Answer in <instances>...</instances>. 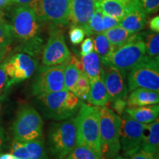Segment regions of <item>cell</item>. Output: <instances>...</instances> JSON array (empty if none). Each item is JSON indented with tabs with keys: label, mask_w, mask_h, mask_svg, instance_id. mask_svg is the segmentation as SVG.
I'll use <instances>...</instances> for the list:
<instances>
[{
	"label": "cell",
	"mask_w": 159,
	"mask_h": 159,
	"mask_svg": "<svg viewBox=\"0 0 159 159\" xmlns=\"http://www.w3.org/2000/svg\"><path fill=\"white\" fill-rule=\"evenodd\" d=\"M97 1H99V0H97Z\"/></svg>",
	"instance_id": "50"
},
{
	"label": "cell",
	"mask_w": 159,
	"mask_h": 159,
	"mask_svg": "<svg viewBox=\"0 0 159 159\" xmlns=\"http://www.w3.org/2000/svg\"><path fill=\"white\" fill-rule=\"evenodd\" d=\"M159 102V94L155 91L138 88L131 91L127 99L128 107H140L145 105H156Z\"/></svg>",
	"instance_id": "21"
},
{
	"label": "cell",
	"mask_w": 159,
	"mask_h": 159,
	"mask_svg": "<svg viewBox=\"0 0 159 159\" xmlns=\"http://www.w3.org/2000/svg\"><path fill=\"white\" fill-rule=\"evenodd\" d=\"M147 24V13L139 2L130 8L119 21V26L129 33L135 34L142 30Z\"/></svg>",
	"instance_id": "16"
},
{
	"label": "cell",
	"mask_w": 159,
	"mask_h": 159,
	"mask_svg": "<svg viewBox=\"0 0 159 159\" xmlns=\"http://www.w3.org/2000/svg\"><path fill=\"white\" fill-rule=\"evenodd\" d=\"M67 63L55 66H41L32 85V94L38 96L46 93L66 91L63 73Z\"/></svg>",
	"instance_id": "10"
},
{
	"label": "cell",
	"mask_w": 159,
	"mask_h": 159,
	"mask_svg": "<svg viewBox=\"0 0 159 159\" xmlns=\"http://www.w3.org/2000/svg\"><path fill=\"white\" fill-rule=\"evenodd\" d=\"M146 56V48L143 37L133 34L127 42L114 49L102 64L127 71L142 61Z\"/></svg>",
	"instance_id": "5"
},
{
	"label": "cell",
	"mask_w": 159,
	"mask_h": 159,
	"mask_svg": "<svg viewBox=\"0 0 159 159\" xmlns=\"http://www.w3.org/2000/svg\"><path fill=\"white\" fill-rule=\"evenodd\" d=\"M159 148V120L156 119L150 124H145L141 150L157 155Z\"/></svg>",
	"instance_id": "18"
},
{
	"label": "cell",
	"mask_w": 159,
	"mask_h": 159,
	"mask_svg": "<svg viewBox=\"0 0 159 159\" xmlns=\"http://www.w3.org/2000/svg\"><path fill=\"white\" fill-rule=\"evenodd\" d=\"M121 118L119 142L125 157H130L141 149L145 124L134 120L125 113Z\"/></svg>",
	"instance_id": "11"
},
{
	"label": "cell",
	"mask_w": 159,
	"mask_h": 159,
	"mask_svg": "<svg viewBox=\"0 0 159 159\" xmlns=\"http://www.w3.org/2000/svg\"><path fill=\"white\" fill-rule=\"evenodd\" d=\"M13 3H16L19 5H27L33 0H12Z\"/></svg>",
	"instance_id": "44"
},
{
	"label": "cell",
	"mask_w": 159,
	"mask_h": 159,
	"mask_svg": "<svg viewBox=\"0 0 159 159\" xmlns=\"http://www.w3.org/2000/svg\"><path fill=\"white\" fill-rule=\"evenodd\" d=\"M78 114L75 117L77 146L86 147L99 156L101 152L99 130V107L81 102Z\"/></svg>",
	"instance_id": "2"
},
{
	"label": "cell",
	"mask_w": 159,
	"mask_h": 159,
	"mask_svg": "<svg viewBox=\"0 0 159 159\" xmlns=\"http://www.w3.org/2000/svg\"><path fill=\"white\" fill-rule=\"evenodd\" d=\"M144 42L146 53L148 56L152 57H158L159 54V35L158 33H150L143 39Z\"/></svg>",
	"instance_id": "28"
},
{
	"label": "cell",
	"mask_w": 159,
	"mask_h": 159,
	"mask_svg": "<svg viewBox=\"0 0 159 159\" xmlns=\"http://www.w3.org/2000/svg\"><path fill=\"white\" fill-rule=\"evenodd\" d=\"M82 73L83 72L70 61L66 64L64 73H63V81H64L66 90L72 91L77 80L79 79Z\"/></svg>",
	"instance_id": "25"
},
{
	"label": "cell",
	"mask_w": 159,
	"mask_h": 159,
	"mask_svg": "<svg viewBox=\"0 0 159 159\" xmlns=\"http://www.w3.org/2000/svg\"><path fill=\"white\" fill-rule=\"evenodd\" d=\"M89 88H90V80L88 77L85 75V73H82L79 79L77 80L71 92L80 99H86Z\"/></svg>",
	"instance_id": "30"
},
{
	"label": "cell",
	"mask_w": 159,
	"mask_h": 159,
	"mask_svg": "<svg viewBox=\"0 0 159 159\" xmlns=\"http://www.w3.org/2000/svg\"><path fill=\"white\" fill-rule=\"evenodd\" d=\"M100 159H108V158H105V157H103V156H101V158H100Z\"/></svg>",
	"instance_id": "49"
},
{
	"label": "cell",
	"mask_w": 159,
	"mask_h": 159,
	"mask_svg": "<svg viewBox=\"0 0 159 159\" xmlns=\"http://www.w3.org/2000/svg\"><path fill=\"white\" fill-rule=\"evenodd\" d=\"M43 121L36 109L30 105L21 107L13 124L14 140L25 143L41 139Z\"/></svg>",
	"instance_id": "7"
},
{
	"label": "cell",
	"mask_w": 159,
	"mask_h": 159,
	"mask_svg": "<svg viewBox=\"0 0 159 159\" xmlns=\"http://www.w3.org/2000/svg\"><path fill=\"white\" fill-rule=\"evenodd\" d=\"M120 19H116L111 16L104 14L102 16V26L104 32L112 28V27H116L119 25Z\"/></svg>",
	"instance_id": "37"
},
{
	"label": "cell",
	"mask_w": 159,
	"mask_h": 159,
	"mask_svg": "<svg viewBox=\"0 0 159 159\" xmlns=\"http://www.w3.org/2000/svg\"><path fill=\"white\" fill-rule=\"evenodd\" d=\"M112 159H130V158H127V157L121 156H116V157H114V158H112Z\"/></svg>",
	"instance_id": "48"
},
{
	"label": "cell",
	"mask_w": 159,
	"mask_h": 159,
	"mask_svg": "<svg viewBox=\"0 0 159 159\" xmlns=\"http://www.w3.org/2000/svg\"><path fill=\"white\" fill-rule=\"evenodd\" d=\"M40 22L27 5H20L13 11L11 26L14 38L22 42V50L30 56L39 55L44 46Z\"/></svg>",
	"instance_id": "1"
},
{
	"label": "cell",
	"mask_w": 159,
	"mask_h": 159,
	"mask_svg": "<svg viewBox=\"0 0 159 159\" xmlns=\"http://www.w3.org/2000/svg\"><path fill=\"white\" fill-rule=\"evenodd\" d=\"M121 117L111 108H99V130L102 156L112 159L118 156L121 150L119 133Z\"/></svg>",
	"instance_id": "4"
},
{
	"label": "cell",
	"mask_w": 159,
	"mask_h": 159,
	"mask_svg": "<svg viewBox=\"0 0 159 159\" xmlns=\"http://www.w3.org/2000/svg\"><path fill=\"white\" fill-rule=\"evenodd\" d=\"M85 33L82 27L78 26L71 25L70 30L69 33V40L71 43L74 45H77L80 43L84 39Z\"/></svg>",
	"instance_id": "33"
},
{
	"label": "cell",
	"mask_w": 159,
	"mask_h": 159,
	"mask_svg": "<svg viewBox=\"0 0 159 159\" xmlns=\"http://www.w3.org/2000/svg\"><path fill=\"white\" fill-rule=\"evenodd\" d=\"M8 51L9 47L0 46V63L4 59V57H5V55H7V53L8 52Z\"/></svg>",
	"instance_id": "42"
},
{
	"label": "cell",
	"mask_w": 159,
	"mask_h": 159,
	"mask_svg": "<svg viewBox=\"0 0 159 159\" xmlns=\"http://www.w3.org/2000/svg\"><path fill=\"white\" fill-rule=\"evenodd\" d=\"M11 153L18 159H31L25 144L16 140L12 142Z\"/></svg>",
	"instance_id": "32"
},
{
	"label": "cell",
	"mask_w": 159,
	"mask_h": 159,
	"mask_svg": "<svg viewBox=\"0 0 159 159\" xmlns=\"http://www.w3.org/2000/svg\"><path fill=\"white\" fill-rule=\"evenodd\" d=\"M43 116L54 120H64L72 117L80 106L81 101L69 91L46 93L36 96Z\"/></svg>",
	"instance_id": "3"
},
{
	"label": "cell",
	"mask_w": 159,
	"mask_h": 159,
	"mask_svg": "<svg viewBox=\"0 0 159 159\" xmlns=\"http://www.w3.org/2000/svg\"><path fill=\"white\" fill-rule=\"evenodd\" d=\"M0 159H18L11 153H0Z\"/></svg>",
	"instance_id": "45"
},
{
	"label": "cell",
	"mask_w": 159,
	"mask_h": 159,
	"mask_svg": "<svg viewBox=\"0 0 159 159\" xmlns=\"http://www.w3.org/2000/svg\"><path fill=\"white\" fill-rule=\"evenodd\" d=\"M93 41H94V50L99 55L101 61L103 63L109 56V55L114 51V48L104 33L97 34Z\"/></svg>",
	"instance_id": "24"
},
{
	"label": "cell",
	"mask_w": 159,
	"mask_h": 159,
	"mask_svg": "<svg viewBox=\"0 0 159 159\" xmlns=\"http://www.w3.org/2000/svg\"><path fill=\"white\" fill-rule=\"evenodd\" d=\"M94 51V41L91 38L85 39L81 44L80 55L83 56Z\"/></svg>",
	"instance_id": "38"
},
{
	"label": "cell",
	"mask_w": 159,
	"mask_h": 159,
	"mask_svg": "<svg viewBox=\"0 0 159 159\" xmlns=\"http://www.w3.org/2000/svg\"><path fill=\"white\" fill-rule=\"evenodd\" d=\"M27 5L40 21L62 26L70 23V0H33Z\"/></svg>",
	"instance_id": "9"
},
{
	"label": "cell",
	"mask_w": 159,
	"mask_h": 159,
	"mask_svg": "<svg viewBox=\"0 0 159 159\" xmlns=\"http://www.w3.org/2000/svg\"><path fill=\"white\" fill-rule=\"evenodd\" d=\"M5 98V94H2L0 95V114H1V111H2V102L4 101V99Z\"/></svg>",
	"instance_id": "46"
},
{
	"label": "cell",
	"mask_w": 159,
	"mask_h": 159,
	"mask_svg": "<svg viewBox=\"0 0 159 159\" xmlns=\"http://www.w3.org/2000/svg\"><path fill=\"white\" fill-rule=\"evenodd\" d=\"M5 130H4L2 126H0V153L2 152L4 150V148H5Z\"/></svg>",
	"instance_id": "41"
},
{
	"label": "cell",
	"mask_w": 159,
	"mask_h": 159,
	"mask_svg": "<svg viewBox=\"0 0 159 159\" xmlns=\"http://www.w3.org/2000/svg\"><path fill=\"white\" fill-rule=\"evenodd\" d=\"M127 107V99H117L111 101V110L121 116Z\"/></svg>",
	"instance_id": "36"
},
{
	"label": "cell",
	"mask_w": 159,
	"mask_h": 159,
	"mask_svg": "<svg viewBox=\"0 0 159 159\" xmlns=\"http://www.w3.org/2000/svg\"><path fill=\"white\" fill-rule=\"evenodd\" d=\"M14 39L11 25L5 21L0 23V46L9 47Z\"/></svg>",
	"instance_id": "31"
},
{
	"label": "cell",
	"mask_w": 159,
	"mask_h": 159,
	"mask_svg": "<svg viewBox=\"0 0 159 159\" xmlns=\"http://www.w3.org/2000/svg\"><path fill=\"white\" fill-rule=\"evenodd\" d=\"M71 52L66 43L61 30L53 27L42 52V63L44 66H55L69 62Z\"/></svg>",
	"instance_id": "12"
},
{
	"label": "cell",
	"mask_w": 159,
	"mask_h": 159,
	"mask_svg": "<svg viewBox=\"0 0 159 159\" xmlns=\"http://www.w3.org/2000/svg\"><path fill=\"white\" fill-rule=\"evenodd\" d=\"M10 86L29 79L38 68V61L26 53H16L3 62Z\"/></svg>",
	"instance_id": "13"
},
{
	"label": "cell",
	"mask_w": 159,
	"mask_h": 159,
	"mask_svg": "<svg viewBox=\"0 0 159 159\" xmlns=\"http://www.w3.org/2000/svg\"><path fill=\"white\" fill-rule=\"evenodd\" d=\"M140 2L147 14L158 12L159 0H140Z\"/></svg>",
	"instance_id": "35"
},
{
	"label": "cell",
	"mask_w": 159,
	"mask_h": 159,
	"mask_svg": "<svg viewBox=\"0 0 159 159\" xmlns=\"http://www.w3.org/2000/svg\"><path fill=\"white\" fill-rule=\"evenodd\" d=\"M9 78L5 70L3 63L0 64V95L5 94L6 91L10 88Z\"/></svg>",
	"instance_id": "34"
},
{
	"label": "cell",
	"mask_w": 159,
	"mask_h": 159,
	"mask_svg": "<svg viewBox=\"0 0 159 159\" xmlns=\"http://www.w3.org/2000/svg\"><path fill=\"white\" fill-rule=\"evenodd\" d=\"M139 2L140 0H99L97 5L104 14L121 20Z\"/></svg>",
	"instance_id": "17"
},
{
	"label": "cell",
	"mask_w": 159,
	"mask_h": 159,
	"mask_svg": "<svg viewBox=\"0 0 159 159\" xmlns=\"http://www.w3.org/2000/svg\"><path fill=\"white\" fill-rule=\"evenodd\" d=\"M83 72L88 77L89 80L97 77H101L104 80L105 69L100 57L94 51L83 55L81 58Z\"/></svg>",
	"instance_id": "22"
},
{
	"label": "cell",
	"mask_w": 159,
	"mask_h": 159,
	"mask_svg": "<svg viewBox=\"0 0 159 159\" xmlns=\"http://www.w3.org/2000/svg\"><path fill=\"white\" fill-rule=\"evenodd\" d=\"M102 11L97 7L95 10L94 16L89 21L87 27L84 29L85 35H97L104 33L102 26Z\"/></svg>",
	"instance_id": "27"
},
{
	"label": "cell",
	"mask_w": 159,
	"mask_h": 159,
	"mask_svg": "<svg viewBox=\"0 0 159 159\" xmlns=\"http://www.w3.org/2000/svg\"><path fill=\"white\" fill-rule=\"evenodd\" d=\"M97 0H70V22L84 30L97 7Z\"/></svg>",
	"instance_id": "15"
},
{
	"label": "cell",
	"mask_w": 159,
	"mask_h": 159,
	"mask_svg": "<svg viewBox=\"0 0 159 159\" xmlns=\"http://www.w3.org/2000/svg\"><path fill=\"white\" fill-rule=\"evenodd\" d=\"M105 71L104 82L109 96V101L117 99H127L128 89L126 85V71L107 66Z\"/></svg>",
	"instance_id": "14"
},
{
	"label": "cell",
	"mask_w": 159,
	"mask_h": 159,
	"mask_svg": "<svg viewBox=\"0 0 159 159\" xmlns=\"http://www.w3.org/2000/svg\"><path fill=\"white\" fill-rule=\"evenodd\" d=\"M5 19H4V13L2 10H0V23L4 22Z\"/></svg>",
	"instance_id": "47"
},
{
	"label": "cell",
	"mask_w": 159,
	"mask_h": 159,
	"mask_svg": "<svg viewBox=\"0 0 159 159\" xmlns=\"http://www.w3.org/2000/svg\"><path fill=\"white\" fill-rule=\"evenodd\" d=\"M124 113L137 122L142 124H150L158 119L159 106L156 104L140 107H126Z\"/></svg>",
	"instance_id": "20"
},
{
	"label": "cell",
	"mask_w": 159,
	"mask_h": 159,
	"mask_svg": "<svg viewBox=\"0 0 159 159\" xmlns=\"http://www.w3.org/2000/svg\"><path fill=\"white\" fill-rule=\"evenodd\" d=\"M103 33L108 39L109 42L111 43V46L114 48V50L126 43L127 41L133 35L132 33H129L128 31L122 28L119 25L112 27V28L105 31Z\"/></svg>",
	"instance_id": "23"
},
{
	"label": "cell",
	"mask_w": 159,
	"mask_h": 159,
	"mask_svg": "<svg viewBox=\"0 0 159 159\" xmlns=\"http://www.w3.org/2000/svg\"><path fill=\"white\" fill-rule=\"evenodd\" d=\"M48 144L52 155L57 159H64L76 144L75 118L52 125L48 133Z\"/></svg>",
	"instance_id": "6"
},
{
	"label": "cell",
	"mask_w": 159,
	"mask_h": 159,
	"mask_svg": "<svg viewBox=\"0 0 159 159\" xmlns=\"http://www.w3.org/2000/svg\"><path fill=\"white\" fill-rule=\"evenodd\" d=\"M31 159H49L46 152L44 144L41 139L23 143Z\"/></svg>",
	"instance_id": "26"
},
{
	"label": "cell",
	"mask_w": 159,
	"mask_h": 159,
	"mask_svg": "<svg viewBox=\"0 0 159 159\" xmlns=\"http://www.w3.org/2000/svg\"><path fill=\"white\" fill-rule=\"evenodd\" d=\"M13 4L12 0H0V10H2Z\"/></svg>",
	"instance_id": "43"
},
{
	"label": "cell",
	"mask_w": 159,
	"mask_h": 159,
	"mask_svg": "<svg viewBox=\"0 0 159 159\" xmlns=\"http://www.w3.org/2000/svg\"><path fill=\"white\" fill-rule=\"evenodd\" d=\"M128 91L138 88L159 92L158 57L145 56L130 69L128 76Z\"/></svg>",
	"instance_id": "8"
},
{
	"label": "cell",
	"mask_w": 159,
	"mask_h": 159,
	"mask_svg": "<svg viewBox=\"0 0 159 159\" xmlns=\"http://www.w3.org/2000/svg\"><path fill=\"white\" fill-rule=\"evenodd\" d=\"M101 156L86 147L77 146L64 159H100Z\"/></svg>",
	"instance_id": "29"
},
{
	"label": "cell",
	"mask_w": 159,
	"mask_h": 159,
	"mask_svg": "<svg viewBox=\"0 0 159 159\" xmlns=\"http://www.w3.org/2000/svg\"><path fill=\"white\" fill-rule=\"evenodd\" d=\"M149 27L150 29L154 33H158L159 32V16H156L150 19L149 22Z\"/></svg>",
	"instance_id": "40"
},
{
	"label": "cell",
	"mask_w": 159,
	"mask_h": 159,
	"mask_svg": "<svg viewBox=\"0 0 159 159\" xmlns=\"http://www.w3.org/2000/svg\"><path fill=\"white\" fill-rule=\"evenodd\" d=\"M130 159H158V156L140 149L138 152L130 156Z\"/></svg>",
	"instance_id": "39"
},
{
	"label": "cell",
	"mask_w": 159,
	"mask_h": 159,
	"mask_svg": "<svg viewBox=\"0 0 159 159\" xmlns=\"http://www.w3.org/2000/svg\"><path fill=\"white\" fill-rule=\"evenodd\" d=\"M87 101L95 106H105L109 102V96L105 87L104 80L97 77L90 80V88L87 96Z\"/></svg>",
	"instance_id": "19"
}]
</instances>
